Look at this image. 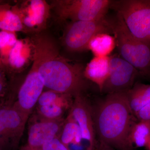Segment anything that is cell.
Here are the masks:
<instances>
[{"label": "cell", "instance_id": "7c38bea8", "mask_svg": "<svg viewBox=\"0 0 150 150\" xmlns=\"http://www.w3.org/2000/svg\"><path fill=\"white\" fill-rule=\"evenodd\" d=\"M69 113L79 125L86 150H96L98 143L91 108L82 93L75 96Z\"/></svg>", "mask_w": 150, "mask_h": 150}, {"label": "cell", "instance_id": "d6986e66", "mask_svg": "<svg viewBox=\"0 0 150 150\" xmlns=\"http://www.w3.org/2000/svg\"><path fill=\"white\" fill-rule=\"evenodd\" d=\"M0 29L14 32L22 31L24 28L18 15L6 6L0 7Z\"/></svg>", "mask_w": 150, "mask_h": 150}, {"label": "cell", "instance_id": "44dd1931", "mask_svg": "<svg viewBox=\"0 0 150 150\" xmlns=\"http://www.w3.org/2000/svg\"><path fill=\"white\" fill-rule=\"evenodd\" d=\"M36 109V115L40 118L46 120H55L63 118L65 111L69 108L62 105L53 104L37 106Z\"/></svg>", "mask_w": 150, "mask_h": 150}, {"label": "cell", "instance_id": "5b68a950", "mask_svg": "<svg viewBox=\"0 0 150 150\" xmlns=\"http://www.w3.org/2000/svg\"><path fill=\"white\" fill-rule=\"evenodd\" d=\"M112 1L58 0L52 6L59 20L71 22L97 20L106 16Z\"/></svg>", "mask_w": 150, "mask_h": 150}, {"label": "cell", "instance_id": "e0dca14e", "mask_svg": "<svg viewBox=\"0 0 150 150\" xmlns=\"http://www.w3.org/2000/svg\"><path fill=\"white\" fill-rule=\"evenodd\" d=\"M115 46L114 36L108 33H99L92 38L88 50L91 51L95 57H107L109 56Z\"/></svg>", "mask_w": 150, "mask_h": 150}, {"label": "cell", "instance_id": "6da1fadb", "mask_svg": "<svg viewBox=\"0 0 150 150\" xmlns=\"http://www.w3.org/2000/svg\"><path fill=\"white\" fill-rule=\"evenodd\" d=\"M32 39L45 88L74 97L82 93L86 85L82 66L71 64L61 56L53 41L46 36L38 35Z\"/></svg>", "mask_w": 150, "mask_h": 150}, {"label": "cell", "instance_id": "8992f818", "mask_svg": "<svg viewBox=\"0 0 150 150\" xmlns=\"http://www.w3.org/2000/svg\"><path fill=\"white\" fill-rule=\"evenodd\" d=\"M101 33L112 34V20L106 16L97 20L72 22L65 30L63 43L71 52L86 51L92 38Z\"/></svg>", "mask_w": 150, "mask_h": 150}, {"label": "cell", "instance_id": "83f0119b", "mask_svg": "<svg viewBox=\"0 0 150 150\" xmlns=\"http://www.w3.org/2000/svg\"><path fill=\"white\" fill-rule=\"evenodd\" d=\"M1 58H0V64H1Z\"/></svg>", "mask_w": 150, "mask_h": 150}, {"label": "cell", "instance_id": "9c48e42d", "mask_svg": "<svg viewBox=\"0 0 150 150\" xmlns=\"http://www.w3.org/2000/svg\"><path fill=\"white\" fill-rule=\"evenodd\" d=\"M110 71L101 92L109 94L127 91L133 86L139 73L118 56H110Z\"/></svg>", "mask_w": 150, "mask_h": 150}, {"label": "cell", "instance_id": "ac0fdd59", "mask_svg": "<svg viewBox=\"0 0 150 150\" xmlns=\"http://www.w3.org/2000/svg\"><path fill=\"white\" fill-rule=\"evenodd\" d=\"M129 139L134 147H146L150 143V121H138L130 132Z\"/></svg>", "mask_w": 150, "mask_h": 150}, {"label": "cell", "instance_id": "cb8c5ba5", "mask_svg": "<svg viewBox=\"0 0 150 150\" xmlns=\"http://www.w3.org/2000/svg\"><path fill=\"white\" fill-rule=\"evenodd\" d=\"M138 121H150V102L135 114Z\"/></svg>", "mask_w": 150, "mask_h": 150}, {"label": "cell", "instance_id": "7402d4cb", "mask_svg": "<svg viewBox=\"0 0 150 150\" xmlns=\"http://www.w3.org/2000/svg\"><path fill=\"white\" fill-rule=\"evenodd\" d=\"M18 39L15 33L2 30L0 32V58L7 62L9 54Z\"/></svg>", "mask_w": 150, "mask_h": 150}, {"label": "cell", "instance_id": "4316f807", "mask_svg": "<svg viewBox=\"0 0 150 150\" xmlns=\"http://www.w3.org/2000/svg\"><path fill=\"white\" fill-rule=\"evenodd\" d=\"M145 147L147 150H150V143H149Z\"/></svg>", "mask_w": 150, "mask_h": 150}, {"label": "cell", "instance_id": "30bf717a", "mask_svg": "<svg viewBox=\"0 0 150 150\" xmlns=\"http://www.w3.org/2000/svg\"><path fill=\"white\" fill-rule=\"evenodd\" d=\"M51 8L44 0L23 1L12 8L20 18L25 32H39L46 28Z\"/></svg>", "mask_w": 150, "mask_h": 150}, {"label": "cell", "instance_id": "9a60e30c", "mask_svg": "<svg viewBox=\"0 0 150 150\" xmlns=\"http://www.w3.org/2000/svg\"><path fill=\"white\" fill-rule=\"evenodd\" d=\"M59 139L70 150H86L79 125L69 113L65 119Z\"/></svg>", "mask_w": 150, "mask_h": 150}, {"label": "cell", "instance_id": "5bb4252c", "mask_svg": "<svg viewBox=\"0 0 150 150\" xmlns=\"http://www.w3.org/2000/svg\"><path fill=\"white\" fill-rule=\"evenodd\" d=\"M110 60V56H94L84 70V76L86 79L97 85L101 92L109 76Z\"/></svg>", "mask_w": 150, "mask_h": 150}, {"label": "cell", "instance_id": "3957f363", "mask_svg": "<svg viewBox=\"0 0 150 150\" xmlns=\"http://www.w3.org/2000/svg\"><path fill=\"white\" fill-rule=\"evenodd\" d=\"M112 21V35L120 56L136 68L140 75L150 77V46L131 34L119 14Z\"/></svg>", "mask_w": 150, "mask_h": 150}, {"label": "cell", "instance_id": "f1b7e54d", "mask_svg": "<svg viewBox=\"0 0 150 150\" xmlns=\"http://www.w3.org/2000/svg\"><path fill=\"white\" fill-rule=\"evenodd\" d=\"M1 104H2L1 103H0V105H1Z\"/></svg>", "mask_w": 150, "mask_h": 150}, {"label": "cell", "instance_id": "52a82bcc", "mask_svg": "<svg viewBox=\"0 0 150 150\" xmlns=\"http://www.w3.org/2000/svg\"><path fill=\"white\" fill-rule=\"evenodd\" d=\"M28 118L11 105H0V150L18 146Z\"/></svg>", "mask_w": 150, "mask_h": 150}, {"label": "cell", "instance_id": "4fadbf2b", "mask_svg": "<svg viewBox=\"0 0 150 150\" xmlns=\"http://www.w3.org/2000/svg\"><path fill=\"white\" fill-rule=\"evenodd\" d=\"M34 52L32 39L18 40L9 54L7 62L14 69L23 71L33 62Z\"/></svg>", "mask_w": 150, "mask_h": 150}, {"label": "cell", "instance_id": "2e32d148", "mask_svg": "<svg viewBox=\"0 0 150 150\" xmlns=\"http://www.w3.org/2000/svg\"><path fill=\"white\" fill-rule=\"evenodd\" d=\"M126 94L130 107L135 115L150 102V84L136 83Z\"/></svg>", "mask_w": 150, "mask_h": 150}, {"label": "cell", "instance_id": "8fae6325", "mask_svg": "<svg viewBox=\"0 0 150 150\" xmlns=\"http://www.w3.org/2000/svg\"><path fill=\"white\" fill-rule=\"evenodd\" d=\"M34 115L28 126L27 143L21 150H40L47 142L59 138L64 123V118L49 120Z\"/></svg>", "mask_w": 150, "mask_h": 150}, {"label": "cell", "instance_id": "ba28073f", "mask_svg": "<svg viewBox=\"0 0 150 150\" xmlns=\"http://www.w3.org/2000/svg\"><path fill=\"white\" fill-rule=\"evenodd\" d=\"M32 63L29 73L19 89L16 101L8 105L12 106L28 119L45 88L43 80L38 73V62L34 54Z\"/></svg>", "mask_w": 150, "mask_h": 150}, {"label": "cell", "instance_id": "277c9868", "mask_svg": "<svg viewBox=\"0 0 150 150\" xmlns=\"http://www.w3.org/2000/svg\"><path fill=\"white\" fill-rule=\"evenodd\" d=\"M110 8L121 16L132 35L150 46V0L112 1Z\"/></svg>", "mask_w": 150, "mask_h": 150}, {"label": "cell", "instance_id": "484cf974", "mask_svg": "<svg viewBox=\"0 0 150 150\" xmlns=\"http://www.w3.org/2000/svg\"><path fill=\"white\" fill-rule=\"evenodd\" d=\"M6 84L0 83V97L4 96L5 93Z\"/></svg>", "mask_w": 150, "mask_h": 150}, {"label": "cell", "instance_id": "7a4b0ae2", "mask_svg": "<svg viewBox=\"0 0 150 150\" xmlns=\"http://www.w3.org/2000/svg\"><path fill=\"white\" fill-rule=\"evenodd\" d=\"M126 92L107 94L98 105L93 119L99 141L116 150H134L129 136L138 120L130 107Z\"/></svg>", "mask_w": 150, "mask_h": 150}, {"label": "cell", "instance_id": "603a6c76", "mask_svg": "<svg viewBox=\"0 0 150 150\" xmlns=\"http://www.w3.org/2000/svg\"><path fill=\"white\" fill-rule=\"evenodd\" d=\"M40 150H70L60 141L59 138H56L49 141L43 145Z\"/></svg>", "mask_w": 150, "mask_h": 150}, {"label": "cell", "instance_id": "d4e9b609", "mask_svg": "<svg viewBox=\"0 0 150 150\" xmlns=\"http://www.w3.org/2000/svg\"><path fill=\"white\" fill-rule=\"evenodd\" d=\"M96 150H115L104 142L99 141L98 143Z\"/></svg>", "mask_w": 150, "mask_h": 150}, {"label": "cell", "instance_id": "ffe728a7", "mask_svg": "<svg viewBox=\"0 0 150 150\" xmlns=\"http://www.w3.org/2000/svg\"><path fill=\"white\" fill-rule=\"evenodd\" d=\"M73 97L74 96L71 95L48 90L42 93L36 105L37 106H41L57 104L62 105L71 109L74 102Z\"/></svg>", "mask_w": 150, "mask_h": 150}]
</instances>
